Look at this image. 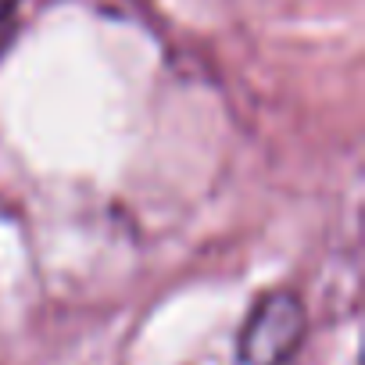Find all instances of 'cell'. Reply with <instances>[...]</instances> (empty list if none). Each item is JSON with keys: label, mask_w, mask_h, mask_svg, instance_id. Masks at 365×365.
Listing matches in <instances>:
<instances>
[{"label": "cell", "mask_w": 365, "mask_h": 365, "mask_svg": "<svg viewBox=\"0 0 365 365\" xmlns=\"http://www.w3.org/2000/svg\"><path fill=\"white\" fill-rule=\"evenodd\" d=\"M304 336V308L294 294H265L244 322L240 361L244 365H287Z\"/></svg>", "instance_id": "cell-1"}]
</instances>
